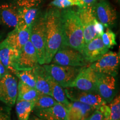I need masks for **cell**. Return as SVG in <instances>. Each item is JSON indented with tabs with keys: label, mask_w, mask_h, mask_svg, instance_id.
Wrapping results in <instances>:
<instances>
[{
	"label": "cell",
	"mask_w": 120,
	"mask_h": 120,
	"mask_svg": "<svg viewBox=\"0 0 120 120\" xmlns=\"http://www.w3.org/2000/svg\"><path fill=\"white\" fill-rule=\"evenodd\" d=\"M45 64H49L62 43L61 11L55 8L48 9L45 13Z\"/></svg>",
	"instance_id": "1"
},
{
	"label": "cell",
	"mask_w": 120,
	"mask_h": 120,
	"mask_svg": "<svg viewBox=\"0 0 120 120\" xmlns=\"http://www.w3.org/2000/svg\"><path fill=\"white\" fill-rule=\"evenodd\" d=\"M61 19L62 30L61 46H68L82 53L85 43L83 29L77 12L72 8H66L61 11Z\"/></svg>",
	"instance_id": "2"
},
{
	"label": "cell",
	"mask_w": 120,
	"mask_h": 120,
	"mask_svg": "<svg viewBox=\"0 0 120 120\" xmlns=\"http://www.w3.org/2000/svg\"><path fill=\"white\" fill-rule=\"evenodd\" d=\"M30 40L35 49L38 64L43 65L45 64L46 42L45 13L38 14L32 24Z\"/></svg>",
	"instance_id": "3"
},
{
	"label": "cell",
	"mask_w": 120,
	"mask_h": 120,
	"mask_svg": "<svg viewBox=\"0 0 120 120\" xmlns=\"http://www.w3.org/2000/svg\"><path fill=\"white\" fill-rule=\"evenodd\" d=\"M49 76L62 87H68L82 67L67 66L56 64H45L43 65Z\"/></svg>",
	"instance_id": "4"
},
{
	"label": "cell",
	"mask_w": 120,
	"mask_h": 120,
	"mask_svg": "<svg viewBox=\"0 0 120 120\" xmlns=\"http://www.w3.org/2000/svg\"><path fill=\"white\" fill-rule=\"evenodd\" d=\"M51 62L58 65L73 67H83L88 63L79 51L66 46L60 47Z\"/></svg>",
	"instance_id": "5"
},
{
	"label": "cell",
	"mask_w": 120,
	"mask_h": 120,
	"mask_svg": "<svg viewBox=\"0 0 120 120\" xmlns=\"http://www.w3.org/2000/svg\"><path fill=\"white\" fill-rule=\"evenodd\" d=\"M120 60L119 53L108 51L90 66L98 74L115 76L117 74Z\"/></svg>",
	"instance_id": "6"
},
{
	"label": "cell",
	"mask_w": 120,
	"mask_h": 120,
	"mask_svg": "<svg viewBox=\"0 0 120 120\" xmlns=\"http://www.w3.org/2000/svg\"><path fill=\"white\" fill-rule=\"evenodd\" d=\"M38 64L35 49L30 40H28L13 61V68L16 71H25L32 70Z\"/></svg>",
	"instance_id": "7"
},
{
	"label": "cell",
	"mask_w": 120,
	"mask_h": 120,
	"mask_svg": "<svg viewBox=\"0 0 120 120\" xmlns=\"http://www.w3.org/2000/svg\"><path fill=\"white\" fill-rule=\"evenodd\" d=\"M17 79L10 73H5L0 79V100L12 107L15 105L17 97Z\"/></svg>",
	"instance_id": "8"
},
{
	"label": "cell",
	"mask_w": 120,
	"mask_h": 120,
	"mask_svg": "<svg viewBox=\"0 0 120 120\" xmlns=\"http://www.w3.org/2000/svg\"><path fill=\"white\" fill-rule=\"evenodd\" d=\"M76 12L81 23L84 41L86 44L98 36L94 28L97 19L95 16L93 6L79 7Z\"/></svg>",
	"instance_id": "9"
},
{
	"label": "cell",
	"mask_w": 120,
	"mask_h": 120,
	"mask_svg": "<svg viewBox=\"0 0 120 120\" xmlns=\"http://www.w3.org/2000/svg\"><path fill=\"white\" fill-rule=\"evenodd\" d=\"M97 73L90 66L82 67L72 82L68 87L88 92H96Z\"/></svg>",
	"instance_id": "10"
},
{
	"label": "cell",
	"mask_w": 120,
	"mask_h": 120,
	"mask_svg": "<svg viewBox=\"0 0 120 120\" xmlns=\"http://www.w3.org/2000/svg\"><path fill=\"white\" fill-rule=\"evenodd\" d=\"M93 7L97 19L104 27L109 28L113 26L117 19V13L107 0H98Z\"/></svg>",
	"instance_id": "11"
},
{
	"label": "cell",
	"mask_w": 120,
	"mask_h": 120,
	"mask_svg": "<svg viewBox=\"0 0 120 120\" xmlns=\"http://www.w3.org/2000/svg\"><path fill=\"white\" fill-rule=\"evenodd\" d=\"M77 90L66 87L64 90L67 97L71 101H78L96 107L106 104V102L96 92H88Z\"/></svg>",
	"instance_id": "12"
},
{
	"label": "cell",
	"mask_w": 120,
	"mask_h": 120,
	"mask_svg": "<svg viewBox=\"0 0 120 120\" xmlns=\"http://www.w3.org/2000/svg\"><path fill=\"white\" fill-rule=\"evenodd\" d=\"M31 27L26 28L15 27L8 34L5 40L0 43V46H8L19 52L24 45L30 40Z\"/></svg>",
	"instance_id": "13"
},
{
	"label": "cell",
	"mask_w": 120,
	"mask_h": 120,
	"mask_svg": "<svg viewBox=\"0 0 120 120\" xmlns=\"http://www.w3.org/2000/svg\"><path fill=\"white\" fill-rule=\"evenodd\" d=\"M96 92L101 96L106 103L110 102L116 94V79L115 76L97 73Z\"/></svg>",
	"instance_id": "14"
},
{
	"label": "cell",
	"mask_w": 120,
	"mask_h": 120,
	"mask_svg": "<svg viewBox=\"0 0 120 120\" xmlns=\"http://www.w3.org/2000/svg\"><path fill=\"white\" fill-rule=\"evenodd\" d=\"M108 51L109 49L103 44L101 36H97L85 44L82 54L87 62L92 64Z\"/></svg>",
	"instance_id": "15"
},
{
	"label": "cell",
	"mask_w": 120,
	"mask_h": 120,
	"mask_svg": "<svg viewBox=\"0 0 120 120\" xmlns=\"http://www.w3.org/2000/svg\"><path fill=\"white\" fill-rule=\"evenodd\" d=\"M97 108L78 101H72L67 107V120H87Z\"/></svg>",
	"instance_id": "16"
},
{
	"label": "cell",
	"mask_w": 120,
	"mask_h": 120,
	"mask_svg": "<svg viewBox=\"0 0 120 120\" xmlns=\"http://www.w3.org/2000/svg\"><path fill=\"white\" fill-rule=\"evenodd\" d=\"M32 111L34 115L44 120H67V109L58 102L52 107Z\"/></svg>",
	"instance_id": "17"
},
{
	"label": "cell",
	"mask_w": 120,
	"mask_h": 120,
	"mask_svg": "<svg viewBox=\"0 0 120 120\" xmlns=\"http://www.w3.org/2000/svg\"><path fill=\"white\" fill-rule=\"evenodd\" d=\"M0 19L8 27H15L19 22V7L12 4H0Z\"/></svg>",
	"instance_id": "18"
},
{
	"label": "cell",
	"mask_w": 120,
	"mask_h": 120,
	"mask_svg": "<svg viewBox=\"0 0 120 120\" xmlns=\"http://www.w3.org/2000/svg\"><path fill=\"white\" fill-rule=\"evenodd\" d=\"M35 78V88L39 93L50 96V87L48 80L49 75L43 66L38 64L32 69Z\"/></svg>",
	"instance_id": "19"
},
{
	"label": "cell",
	"mask_w": 120,
	"mask_h": 120,
	"mask_svg": "<svg viewBox=\"0 0 120 120\" xmlns=\"http://www.w3.org/2000/svg\"><path fill=\"white\" fill-rule=\"evenodd\" d=\"M38 14V8L37 7H19V22L16 27L19 28L31 27Z\"/></svg>",
	"instance_id": "20"
},
{
	"label": "cell",
	"mask_w": 120,
	"mask_h": 120,
	"mask_svg": "<svg viewBox=\"0 0 120 120\" xmlns=\"http://www.w3.org/2000/svg\"><path fill=\"white\" fill-rule=\"evenodd\" d=\"M19 52L8 46H0V60L7 70L15 73L16 70L13 68V61Z\"/></svg>",
	"instance_id": "21"
},
{
	"label": "cell",
	"mask_w": 120,
	"mask_h": 120,
	"mask_svg": "<svg viewBox=\"0 0 120 120\" xmlns=\"http://www.w3.org/2000/svg\"><path fill=\"white\" fill-rule=\"evenodd\" d=\"M48 80H49V83L50 87L51 96L53 97L57 102L64 105L67 109L70 102L68 100V98L66 95L65 92L62 88V87L60 86L56 82H55L49 76V75L48 77Z\"/></svg>",
	"instance_id": "22"
},
{
	"label": "cell",
	"mask_w": 120,
	"mask_h": 120,
	"mask_svg": "<svg viewBox=\"0 0 120 120\" xmlns=\"http://www.w3.org/2000/svg\"><path fill=\"white\" fill-rule=\"evenodd\" d=\"M40 94L35 88L31 87L19 80L18 83V94L16 100L35 101Z\"/></svg>",
	"instance_id": "23"
},
{
	"label": "cell",
	"mask_w": 120,
	"mask_h": 120,
	"mask_svg": "<svg viewBox=\"0 0 120 120\" xmlns=\"http://www.w3.org/2000/svg\"><path fill=\"white\" fill-rule=\"evenodd\" d=\"M34 105V101L17 100L16 111L19 120H28Z\"/></svg>",
	"instance_id": "24"
},
{
	"label": "cell",
	"mask_w": 120,
	"mask_h": 120,
	"mask_svg": "<svg viewBox=\"0 0 120 120\" xmlns=\"http://www.w3.org/2000/svg\"><path fill=\"white\" fill-rule=\"evenodd\" d=\"M57 103V102L51 96L40 94L34 101V108L33 109H46L52 107Z\"/></svg>",
	"instance_id": "25"
},
{
	"label": "cell",
	"mask_w": 120,
	"mask_h": 120,
	"mask_svg": "<svg viewBox=\"0 0 120 120\" xmlns=\"http://www.w3.org/2000/svg\"><path fill=\"white\" fill-rule=\"evenodd\" d=\"M15 75L23 83L31 87L35 88V78L33 70L16 71Z\"/></svg>",
	"instance_id": "26"
},
{
	"label": "cell",
	"mask_w": 120,
	"mask_h": 120,
	"mask_svg": "<svg viewBox=\"0 0 120 120\" xmlns=\"http://www.w3.org/2000/svg\"><path fill=\"white\" fill-rule=\"evenodd\" d=\"M110 111L109 120H120V97L117 96L109 102Z\"/></svg>",
	"instance_id": "27"
},
{
	"label": "cell",
	"mask_w": 120,
	"mask_h": 120,
	"mask_svg": "<svg viewBox=\"0 0 120 120\" xmlns=\"http://www.w3.org/2000/svg\"><path fill=\"white\" fill-rule=\"evenodd\" d=\"M116 34L111 30L107 28L106 31L101 36L103 44L107 49H111L117 45Z\"/></svg>",
	"instance_id": "28"
},
{
	"label": "cell",
	"mask_w": 120,
	"mask_h": 120,
	"mask_svg": "<svg viewBox=\"0 0 120 120\" xmlns=\"http://www.w3.org/2000/svg\"><path fill=\"white\" fill-rule=\"evenodd\" d=\"M42 0H16V4L19 7H37Z\"/></svg>",
	"instance_id": "29"
},
{
	"label": "cell",
	"mask_w": 120,
	"mask_h": 120,
	"mask_svg": "<svg viewBox=\"0 0 120 120\" xmlns=\"http://www.w3.org/2000/svg\"><path fill=\"white\" fill-rule=\"evenodd\" d=\"M50 4L52 6H55L59 8H66L75 6L74 3L70 0H53Z\"/></svg>",
	"instance_id": "30"
},
{
	"label": "cell",
	"mask_w": 120,
	"mask_h": 120,
	"mask_svg": "<svg viewBox=\"0 0 120 120\" xmlns=\"http://www.w3.org/2000/svg\"><path fill=\"white\" fill-rule=\"evenodd\" d=\"M98 0H75L76 6L79 7L93 6Z\"/></svg>",
	"instance_id": "31"
},
{
	"label": "cell",
	"mask_w": 120,
	"mask_h": 120,
	"mask_svg": "<svg viewBox=\"0 0 120 120\" xmlns=\"http://www.w3.org/2000/svg\"><path fill=\"white\" fill-rule=\"evenodd\" d=\"M87 120H106V119L103 114L97 108L88 117Z\"/></svg>",
	"instance_id": "32"
},
{
	"label": "cell",
	"mask_w": 120,
	"mask_h": 120,
	"mask_svg": "<svg viewBox=\"0 0 120 120\" xmlns=\"http://www.w3.org/2000/svg\"><path fill=\"white\" fill-rule=\"evenodd\" d=\"M10 119V109L7 107H0V120Z\"/></svg>",
	"instance_id": "33"
},
{
	"label": "cell",
	"mask_w": 120,
	"mask_h": 120,
	"mask_svg": "<svg viewBox=\"0 0 120 120\" xmlns=\"http://www.w3.org/2000/svg\"><path fill=\"white\" fill-rule=\"evenodd\" d=\"M94 28H95V31L98 36H101L103 33H104L105 27L102 24L101 22H99L98 20H97V22H96Z\"/></svg>",
	"instance_id": "34"
},
{
	"label": "cell",
	"mask_w": 120,
	"mask_h": 120,
	"mask_svg": "<svg viewBox=\"0 0 120 120\" xmlns=\"http://www.w3.org/2000/svg\"><path fill=\"white\" fill-rule=\"evenodd\" d=\"M28 120H44L38 117V116H37L36 115H35L34 114V115H32L31 116H30Z\"/></svg>",
	"instance_id": "35"
},
{
	"label": "cell",
	"mask_w": 120,
	"mask_h": 120,
	"mask_svg": "<svg viewBox=\"0 0 120 120\" xmlns=\"http://www.w3.org/2000/svg\"><path fill=\"white\" fill-rule=\"evenodd\" d=\"M70 1H71L72 2H73V3H74L75 6H76V1H75V0H70Z\"/></svg>",
	"instance_id": "36"
},
{
	"label": "cell",
	"mask_w": 120,
	"mask_h": 120,
	"mask_svg": "<svg viewBox=\"0 0 120 120\" xmlns=\"http://www.w3.org/2000/svg\"><path fill=\"white\" fill-rule=\"evenodd\" d=\"M2 77V76H1V74H0V79H1V78Z\"/></svg>",
	"instance_id": "37"
},
{
	"label": "cell",
	"mask_w": 120,
	"mask_h": 120,
	"mask_svg": "<svg viewBox=\"0 0 120 120\" xmlns=\"http://www.w3.org/2000/svg\"><path fill=\"white\" fill-rule=\"evenodd\" d=\"M10 120V119H9V120Z\"/></svg>",
	"instance_id": "38"
}]
</instances>
